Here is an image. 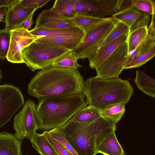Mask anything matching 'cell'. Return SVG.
I'll return each mask as SVG.
<instances>
[{
	"label": "cell",
	"mask_w": 155,
	"mask_h": 155,
	"mask_svg": "<svg viewBox=\"0 0 155 155\" xmlns=\"http://www.w3.org/2000/svg\"><path fill=\"white\" fill-rule=\"evenodd\" d=\"M100 111L96 108L87 106L79 110L72 119L80 123H91L101 117Z\"/></svg>",
	"instance_id": "7402d4cb"
},
{
	"label": "cell",
	"mask_w": 155,
	"mask_h": 155,
	"mask_svg": "<svg viewBox=\"0 0 155 155\" xmlns=\"http://www.w3.org/2000/svg\"><path fill=\"white\" fill-rule=\"evenodd\" d=\"M155 55V47L135 57L126 66L124 69L140 67L152 58Z\"/></svg>",
	"instance_id": "f1b7e54d"
},
{
	"label": "cell",
	"mask_w": 155,
	"mask_h": 155,
	"mask_svg": "<svg viewBox=\"0 0 155 155\" xmlns=\"http://www.w3.org/2000/svg\"><path fill=\"white\" fill-rule=\"evenodd\" d=\"M2 77H3V76L2 74V71L1 70V69H0V81L1 79H2Z\"/></svg>",
	"instance_id": "b9f144b4"
},
{
	"label": "cell",
	"mask_w": 155,
	"mask_h": 155,
	"mask_svg": "<svg viewBox=\"0 0 155 155\" xmlns=\"http://www.w3.org/2000/svg\"><path fill=\"white\" fill-rule=\"evenodd\" d=\"M21 143L14 134L0 133V155H21Z\"/></svg>",
	"instance_id": "2e32d148"
},
{
	"label": "cell",
	"mask_w": 155,
	"mask_h": 155,
	"mask_svg": "<svg viewBox=\"0 0 155 155\" xmlns=\"http://www.w3.org/2000/svg\"><path fill=\"white\" fill-rule=\"evenodd\" d=\"M75 26L69 19L46 21L41 24L37 27H41L50 29H64Z\"/></svg>",
	"instance_id": "f546056e"
},
{
	"label": "cell",
	"mask_w": 155,
	"mask_h": 155,
	"mask_svg": "<svg viewBox=\"0 0 155 155\" xmlns=\"http://www.w3.org/2000/svg\"><path fill=\"white\" fill-rule=\"evenodd\" d=\"M145 13L134 7H131L121 10L112 16L114 19L121 22L130 28Z\"/></svg>",
	"instance_id": "e0dca14e"
},
{
	"label": "cell",
	"mask_w": 155,
	"mask_h": 155,
	"mask_svg": "<svg viewBox=\"0 0 155 155\" xmlns=\"http://www.w3.org/2000/svg\"><path fill=\"white\" fill-rule=\"evenodd\" d=\"M11 38L10 31L5 28L0 29V59L4 60L6 58Z\"/></svg>",
	"instance_id": "4dcf8cb0"
},
{
	"label": "cell",
	"mask_w": 155,
	"mask_h": 155,
	"mask_svg": "<svg viewBox=\"0 0 155 155\" xmlns=\"http://www.w3.org/2000/svg\"><path fill=\"white\" fill-rule=\"evenodd\" d=\"M133 7L149 15L155 14V3L151 0H131Z\"/></svg>",
	"instance_id": "1f68e13d"
},
{
	"label": "cell",
	"mask_w": 155,
	"mask_h": 155,
	"mask_svg": "<svg viewBox=\"0 0 155 155\" xmlns=\"http://www.w3.org/2000/svg\"><path fill=\"white\" fill-rule=\"evenodd\" d=\"M104 18H99L89 15L75 13L70 19L75 25L83 30L85 33L97 25Z\"/></svg>",
	"instance_id": "44dd1931"
},
{
	"label": "cell",
	"mask_w": 155,
	"mask_h": 155,
	"mask_svg": "<svg viewBox=\"0 0 155 155\" xmlns=\"http://www.w3.org/2000/svg\"><path fill=\"white\" fill-rule=\"evenodd\" d=\"M152 15L151 22L148 27H147L148 34L152 37H155V14Z\"/></svg>",
	"instance_id": "8d00e7d4"
},
{
	"label": "cell",
	"mask_w": 155,
	"mask_h": 155,
	"mask_svg": "<svg viewBox=\"0 0 155 155\" xmlns=\"http://www.w3.org/2000/svg\"><path fill=\"white\" fill-rule=\"evenodd\" d=\"M84 81L77 69L51 66L41 70L28 85V93L38 99L82 93Z\"/></svg>",
	"instance_id": "6da1fadb"
},
{
	"label": "cell",
	"mask_w": 155,
	"mask_h": 155,
	"mask_svg": "<svg viewBox=\"0 0 155 155\" xmlns=\"http://www.w3.org/2000/svg\"><path fill=\"white\" fill-rule=\"evenodd\" d=\"M128 36H122L100 47L88 58L90 68L95 70L99 68L120 45L127 41Z\"/></svg>",
	"instance_id": "4fadbf2b"
},
{
	"label": "cell",
	"mask_w": 155,
	"mask_h": 155,
	"mask_svg": "<svg viewBox=\"0 0 155 155\" xmlns=\"http://www.w3.org/2000/svg\"><path fill=\"white\" fill-rule=\"evenodd\" d=\"M134 82L138 88L144 93L155 97V80L147 75L144 71L137 70Z\"/></svg>",
	"instance_id": "ac0fdd59"
},
{
	"label": "cell",
	"mask_w": 155,
	"mask_h": 155,
	"mask_svg": "<svg viewBox=\"0 0 155 155\" xmlns=\"http://www.w3.org/2000/svg\"><path fill=\"white\" fill-rule=\"evenodd\" d=\"M6 8L5 7H0V22L2 21L6 13Z\"/></svg>",
	"instance_id": "60d3db41"
},
{
	"label": "cell",
	"mask_w": 155,
	"mask_h": 155,
	"mask_svg": "<svg viewBox=\"0 0 155 155\" xmlns=\"http://www.w3.org/2000/svg\"><path fill=\"white\" fill-rule=\"evenodd\" d=\"M85 33L70 35L42 37L35 41L62 48L70 51L75 49L83 40Z\"/></svg>",
	"instance_id": "5bb4252c"
},
{
	"label": "cell",
	"mask_w": 155,
	"mask_h": 155,
	"mask_svg": "<svg viewBox=\"0 0 155 155\" xmlns=\"http://www.w3.org/2000/svg\"><path fill=\"white\" fill-rule=\"evenodd\" d=\"M134 88L127 80L118 78L91 77L84 81L82 93L88 106L102 110L111 106L128 103Z\"/></svg>",
	"instance_id": "3957f363"
},
{
	"label": "cell",
	"mask_w": 155,
	"mask_h": 155,
	"mask_svg": "<svg viewBox=\"0 0 155 155\" xmlns=\"http://www.w3.org/2000/svg\"><path fill=\"white\" fill-rule=\"evenodd\" d=\"M29 31L30 33L33 35L43 37L70 35L85 33L83 30L76 26L64 29H50L38 27L34 28Z\"/></svg>",
	"instance_id": "d6986e66"
},
{
	"label": "cell",
	"mask_w": 155,
	"mask_h": 155,
	"mask_svg": "<svg viewBox=\"0 0 155 155\" xmlns=\"http://www.w3.org/2000/svg\"><path fill=\"white\" fill-rule=\"evenodd\" d=\"M117 21L112 17L104 18L101 22L85 32L82 41L71 51L76 59L84 60L91 57L100 47Z\"/></svg>",
	"instance_id": "8992f818"
},
{
	"label": "cell",
	"mask_w": 155,
	"mask_h": 155,
	"mask_svg": "<svg viewBox=\"0 0 155 155\" xmlns=\"http://www.w3.org/2000/svg\"><path fill=\"white\" fill-rule=\"evenodd\" d=\"M125 105L119 104L108 107L101 111V116L116 124L120 120L125 111Z\"/></svg>",
	"instance_id": "d4e9b609"
},
{
	"label": "cell",
	"mask_w": 155,
	"mask_h": 155,
	"mask_svg": "<svg viewBox=\"0 0 155 155\" xmlns=\"http://www.w3.org/2000/svg\"><path fill=\"white\" fill-rule=\"evenodd\" d=\"M150 19V15L145 13L130 28V33L137 28L142 27H148Z\"/></svg>",
	"instance_id": "d590c367"
},
{
	"label": "cell",
	"mask_w": 155,
	"mask_h": 155,
	"mask_svg": "<svg viewBox=\"0 0 155 155\" xmlns=\"http://www.w3.org/2000/svg\"><path fill=\"white\" fill-rule=\"evenodd\" d=\"M147 27L137 28L129 33L127 40L128 53L135 50L145 39L148 34Z\"/></svg>",
	"instance_id": "603a6c76"
},
{
	"label": "cell",
	"mask_w": 155,
	"mask_h": 155,
	"mask_svg": "<svg viewBox=\"0 0 155 155\" xmlns=\"http://www.w3.org/2000/svg\"><path fill=\"white\" fill-rule=\"evenodd\" d=\"M50 1V0H21L20 3L25 8L38 9Z\"/></svg>",
	"instance_id": "e575fe53"
},
{
	"label": "cell",
	"mask_w": 155,
	"mask_h": 155,
	"mask_svg": "<svg viewBox=\"0 0 155 155\" xmlns=\"http://www.w3.org/2000/svg\"><path fill=\"white\" fill-rule=\"evenodd\" d=\"M43 134L58 155H73L60 142L52 137L48 131H45Z\"/></svg>",
	"instance_id": "836d02e7"
},
{
	"label": "cell",
	"mask_w": 155,
	"mask_h": 155,
	"mask_svg": "<svg viewBox=\"0 0 155 155\" xmlns=\"http://www.w3.org/2000/svg\"><path fill=\"white\" fill-rule=\"evenodd\" d=\"M36 104L28 99L23 106L15 116L13 125L15 137L22 141L25 138L30 140L36 132L38 126L35 116Z\"/></svg>",
	"instance_id": "52a82bcc"
},
{
	"label": "cell",
	"mask_w": 155,
	"mask_h": 155,
	"mask_svg": "<svg viewBox=\"0 0 155 155\" xmlns=\"http://www.w3.org/2000/svg\"><path fill=\"white\" fill-rule=\"evenodd\" d=\"M78 155H96L97 141L101 135L115 131L116 124L100 117L90 123H80L72 118L58 128Z\"/></svg>",
	"instance_id": "277c9868"
},
{
	"label": "cell",
	"mask_w": 155,
	"mask_h": 155,
	"mask_svg": "<svg viewBox=\"0 0 155 155\" xmlns=\"http://www.w3.org/2000/svg\"><path fill=\"white\" fill-rule=\"evenodd\" d=\"M30 140L33 147L41 155H58L43 133L36 132Z\"/></svg>",
	"instance_id": "ffe728a7"
},
{
	"label": "cell",
	"mask_w": 155,
	"mask_h": 155,
	"mask_svg": "<svg viewBox=\"0 0 155 155\" xmlns=\"http://www.w3.org/2000/svg\"><path fill=\"white\" fill-rule=\"evenodd\" d=\"M155 47V37H152L149 34L134 51L129 53L127 60V64L135 57L143 53H146Z\"/></svg>",
	"instance_id": "4316f807"
},
{
	"label": "cell",
	"mask_w": 155,
	"mask_h": 155,
	"mask_svg": "<svg viewBox=\"0 0 155 155\" xmlns=\"http://www.w3.org/2000/svg\"><path fill=\"white\" fill-rule=\"evenodd\" d=\"M119 3V0H75L74 10L75 13L104 18L121 10Z\"/></svg>",
	"instance_id": "30bf717a"
},
{
	"label": "cell",
	"mask_w": 155,
	"mask_h": 155,
	"mask_svg": "<svg viewBox=\"0 0 155 155\" xmlns=\"http://www.w3.org/2000/svg\"><path fill=\"white\" fill-rule=\"evenodd\" d=\"M71 51H70L57 59L52 66L58 67L77 69L82 66Z\"/></svg>",
	"instance_id": "484cf974"
},
{
	"label": "cell",
	"mask_w": 155,
	"mask_h": 155,
	"mask_svg": "<svg viewBox=\"0 0 155 155\" xmlns=\"http://www.w3.org/2000/svg\"><path fill=\"white\" fill-rule=\"evenodd\" d=\"M75 1V0H56L50 9L61 15L71 18L75 13L74 10Z\"/></svg>",
	"instance_id": "cb8c5ba5"
},
{
	"label": "cell",
	"mask_w": 155,
	"mask_h": 155,
	"mask_svg": "<svg viewBox=\"0 0 155 155\" xmlns=\"http://www.w3.org/2000/svg\"><path fill=\"white\" fill-rule=\"evenodd\" d=\"M130 32V28L127 26L122 22L117 21L112 30L104 40L100 47L108 44L122 36H128Z\"/></svg>",
	"instance_id": "83f0119b"
},
{
	"label": "cell",
	"mask_w": 155,
	"mask_h": 155,
	"mask_svg": "<svg viewBox=\"0 0 155 155\" xmlns=\"http://www.w3.org/2000/svg\"><path fill=\"white\" fill-rule=\"evenodd\" d=\"M20 0H0V7H5L9 8Z\"/></svg>",
	"instance_id": "f35d334b"
},
{
	"label": "cell",
	"mask_w": 155,
	"mask_h": 155,
	"mask_svg": "<svg viewBox=\"0 0 155 155\" xmlns=\"http://www.w3.org/2000/svg\"><path fill=\"white\" fill-rule=\"evenodd\" d=\"M50 136L60 142L73 155H78L70 144L66 139L64 133L58 128L48 131Z\"/></svg>",
	"instance_id": "d6a6232c"
},
{
	"label": "cell",
	"mask_w": 155,
	"mask_h": 155,
	"mask_svg": "<svg viewBox=\"0 0 155 155\" xmlns=\"http://www.w3.org/2000/svg\"><path fill=\"white\" fill-rule=\"evenodd\" d=\"M128 50L127 41L120 45L98 68L95 77L102 79L119 78L127 65Z\"/></svg>",
	"instance_id": "9c48e42d"
},
{
	"label": "cell",
	"mask_w": 155,
	"mask_h": 155,
	"mask_svg": "<svg viewBox=\"0 0 155 155\" xmlns=\"http://www.w3.org/2000/svg\"><path fill=\"white\" fill-rule=\"evenodd\" d=\"M11 38L6 59L13 63H24L23 50L37 39L43 36H34L29 30L19 28L10 31Z\"/></svg>",
	"instance_id": "8fae6325"
},
{
	"label": "cell",
	"mask_w": 155,
	"mask_h": 155,
	"mask_svg": "<svg viewBox=\"0 0 155 155\" xmlns=\"http://www.w3.org/2000/svg\"><path fill=\"white\" fill-rule=\"evenodd\" d=\"M24 103L18 87L10 84L0 85V128L10 120Z\"/></svg>",
	"instance_id": "ba28073f"
},
{
	"label": "cell",
	"mask_w": 155,
	"mask_h": 155,
	"mask_svg": "<svg viewBox=\"0 0 155 155\" xmlns=\"http://www.w3.org/2000/svg\"><path fill=\"white\" fill-rule=\"evenodd\" d=\"M35 11L33 12L31 15L22 23L20 26L25 29L28 30L31 27L33 23V17L34 12Z\"/></svg>",
	"instance_id": "74e56055"
},
{
	"label": "cell",
	"mask_w": 155,
	"mask_h": 155,
	"mask_svg": "<svg viewBox=\"0 0 155 155\" xmlns=\"http://www.w3.org/2000/svg\"><path fill=\"white\" fill-rule=\"evenodd\" d=\"M21 1L7 8L5 21V28L6 30L10 31L20 28L24 21L37 9L25 8L21 4Z\"/></svg>",
	"instance_id": "7c38bea8"
},
{
	"label": "cell",
	"mask_w": 155,
	"mask_h": 155,
	"mask_svg": "<svg viewBox=\"0 0 155 155\" xmlns=\"http://www.w3.org/2000/svg\"><path fill=\"white\" fill-rule=\"evenodd\" d=\"M85 97L81 93L38 99L35 110L37 130L48 131L63 126L79 110L87 106Z\"/></svg>",
	"instance_id": "7a4b0ae2"
},
{
	"label": "cell",
	"mask_w": 155,
	"mask_h": 155,
	"mask_svg": "<svg viewBox=\"0 0 155 155\" xmlns=\"http://www.w3.org/2000/svg\"><path fill=\"white\" fill-rule=\"evenodd\" d=\"M70 51L35 41L23 50L22 54L24 63L34 72L52 66L57 59Z\"/></svg>",
	"instance_id": "5b68a950"
},
{
	"label": "cell",
	"mask_w": 155,
	"mask_h": 155,
	"mask_svg": "<svg viewBox=\"0 0 155 155\" xmlns=\"http://www.w3.org/2000/svg\"><path fill=\"white\" fill-rule=\"evenodd\" d=\"M96 154L104 155H125V153L118 141L115 131L103 134L97 141Z\"/></svg>",
	"instance_id": "9a60e30c"
},
{
	"label": "cell",
	"mask_w": 155,
	"mask_h": 155,
	"mask_svg": "<svg viewBox=\"0 0 155 155\" xmlns=\"http://www.w3.org/2000/svg\"><path fill=\"white\" fill-rule=\"evenodd\" d=\"M119 7L120 10L133 7L131 0H120Z\"/></svg>",
	"instance_id": "ab89813d"
}]
</instances>
